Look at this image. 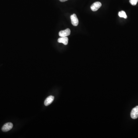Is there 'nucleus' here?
<instances>
[{
    "instance_id": "f257e3e1",
    "label": "nucleus",
    "mask_w": 138,
    "mask_h": 138,
    "mask_svg": "<svg viewBox=\"0 0 138 138\" xmlns=\"http://www.w3.org/2000/svg\"><path fill=\"white\" fill-rule=\"evenodd\" d=\"M13 125L11 122L7 123L5 124L2 128V131L4 132H7L9 131L13 128Z\"/></svg>"
},
{
    "instance_id": "f03ea898",
    "label": "nucleus",
    "mask_w": 138,
    "mask_h": 138,
    "mask_svg": "<svg viewBox=\"0 0 138 138\" xmlns=\"http://www.w3.org/2000/svg\"><path fill=\"white\" fill-rule=\"evenodd\" d=\"M130 116L133 119H136L138 117V106L133 108L131 111Z\"/></svg>"
},
{
    "instance_id": "7ed1b4c3",
    "label": "nucleus",
    "mask_w": 138,
    "mask_h": 138,
    "mask_svg": "<svg viewBox=\"0 0 138 138\" xmlns=\"http://www.w3.org/2000/svg\"><path fill=\"white\" fill-rule=\"evenodd\" d=\"M102 6V4L99 2H95L91 5V9L92 11L95 12L98 10Z\"/></svg>"
},
{
    "instance_id": "20e7f679",
    "label": "nucleus",
    "mask_w": 138,
    "mask_h": 138,
    "mask_svg": "<svg viewBox=\"0 0 138 138\" xmlns=\"http://www.w3.org/2000/svg\"><path fill=\"white\" fill-rule=\"evenodd\" d=\"M70 18L73 26H77L79 24V20L76 15L75 14L72 15L70 17Z\"/></svg>"
},
{
    "instance_id": "39448f33",
    "label": "nucleus",
    "mask_w": 138,
    "mask_h": 138,
    "mask_svg": "<svg viewBox=\"0 0 138 138\" xmlns=\"http://www.w3.org/2000/svg\"><path fill=\"white\" fill-rule=\"evenodd\" d=\"M71 34V31L69 28L59 32V35L60 37H67Z\"/></svg>"
},
{
    "instance_id": "423d86ee",
    "label": "nucleus",
    "mask_w": 138,
    "mask_h": 138,
    "mask_svg": "<svg viewBox=\"0 0 138 138\" xmlns=\"http://www.w3.org/2000/svg\"><path fill=\"white\" fill-rule=\"evenodd\" d=\"M54 99V97L52 95H50L46 98L44 102V104L45 106H48L53 102Z\"/></svg>"
},
{
    "instance_id": "0eeeda50",
    "label": "nucleus",
    "mask_w": 138,
    "mask_h": 138,
    "mask_svg": "<svg viewBox=\"0 0 138 138\" xmlns=\"http://www.w3.org/2000/svg\"><path fill=\"white\" fill-rule=\"evenodd\" d=\"M58 42L60 43H63L64 45H67L68 44V38L67 37H61L58 38Z\"/></svg>"
},
{
    "instance_id": "6e6552de",
    "label": "nucleus",
    "mask_w": 138,
    "mask_h": 138,
    "mask_svg": "<svg viewBox=\"0 0 138 138\" xmlns=\"http://www.w3.org/2000/svg\"><path fill=\"white\" fill-rule=\"evenodd\" d=\"M119 16L120 17H122L124 18H127V16L125 12L124 11H121L119 12Z\"/></svg>"
},
{
    "instance_id": "1a4fd4ad",
    "label": "nucleus",
    "mask_w": 138,
    "mask_h": 138,
    "mask_svg": "<svg viewBox=\"0 0 138 138\" xmlns=\"http://www.w3.org/2000/svg\"><path fill=\"white\" fill-rule=\"evenodd\" d=\"M129 2L132 6H135L138 2V0H130Z\"/></svg>"
},
{
    "instance_id": "9d476101",
    "label": "nucleus",
    "mask_w": 138,
    "mask_h": 138,
    "mask_svg": "<svg viewBox=\"0 0 138 138\" xmlns=\"http://www.w3.org/2000/svg\"><path fill=\"white\" fill-rule=\"evenodd\" d=\"M59 0L61 2H65V1H67V0Z\"/></svg>"
}]
</instances>
